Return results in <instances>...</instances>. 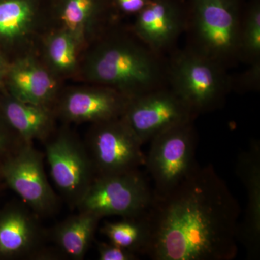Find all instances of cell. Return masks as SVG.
Returning a JSON list of instances; mask_svg holds the SVG:
<instances>
[{
    "label": "cell",
    "mask_w": 260,
    "mask_h": 260,
    "mask_svg": "<svg viewBox=\"0 0 260 260\" xmlns=\"http://www.w3.org/2000/svg\"><path fill=\"white\" fill-rule=\"evenodd\" d=\"M129 99L117 90L100 85L68 93L59 104L57 112L68 121L102 122L120 118Z\"/></svg>",
    "instance_id": "14"
},
{
    "label": "cell",
    "mask_w": 260,
    "mask_h": 260,
    "mask_svg": "<svg viewBox=\"0 0 260 260\" xmlns=\"http://www.w3.org/2000/svg\"><path fill=\"white\" fill-rule=\"evenodd\" d=\"M168 85L198 116L223 107L232 77L223 65L186 47L168 59Z\"/></svg>",
    "instance_id": "4"
},
{
    "label": "cell",
    "mask_w": 260,
    "mask_h": 260,
    "mask_svg": "<svg viewBox=\"0 0 260 260\" xmlns=\"http://www.w3.org/2000/svg\"><path fill=\"white\" fill-rule=\"evenodd\" d=\"M50 174L61 198L77 208L95 178L85 143L70 130L53 133L44 143Z\"/></svg>",
    "instance_id": "7"
},
{
    "label": "cell",
    "mask_w": 260,
    "mask_h": 260,
    "mask_svg": "<svg viewBox=\"0 0 260 260\" xmlns=\"http://www.w3.org/2000/svg\"><path fill=\"white\" fill-rule=\"evenodd\" d=\"M121 11L126 14L138 15L150 0H114Z\"/></svg>",
    "instance_id": "26"
},
{
    "label": "cell",
    "mask_w": 260,
    "mask_h": 260,
    "mask_svg": "<svg viewBox=\"0 0 260 260\" xmlns=\"http://www.w3.org/2000/svg\"><path fill=\"white\" fill-rule=\"evenodd\" d=\"M7 75L11 96L17 100L47 107L52 102L56 94L55 80L30 58L17 61L8 68Z\"/></svg>",
    "instance_id": "15"
},
{
    "label": "cell",
    "mask_w": 260,
    "mask_h": 260,
    "mask_svg": "<svg viewBox=\"0 0 260 260\" xmlns=\"http://www.w3.org/2000/svg\"><path fill=\"white\" fill-rule=\"evenodd\" d=\"M44 158L32 143H25L0 166V179L5 186L40 218L54 215L59 208V198L46 176Z\"/></svg>",
    "instance_id": "8"
},
{
    "label": "cell",
    "mask_w": 260,
    "mask_h": 260,
    "mask_svg": "<svg viewBox=\"0 0 260 260\" xmlns=\"http://www.w3.org/2000/svg\"><path fill=\"white\" fill-rule=\"evenodd\" d=\"M186 5V48L227 70L239 62L242 0H188Z\"/></svg>",
    "instance_id": "3"
},
{
    "label": "cell",
    "mask_w": 260,
    "mask_h": 260,
    "mask_svg": "<svg viewBox=\"0 0 260 260\" xmlns=\"http://www.w3.org/2000/svg\"><path fill=\"white\" fill-rule=\"evenodd\" d=\"M198 116L168 86L129 99L121 119L142 145Z\"/></svg>",
    "instance_id": "11"
},
{
    "label": "cell",
    "mask_w": 260,
    "mask_h": 260,
    "mask_svg": "<svg viewBox=\"0 0 260 260\" xmlns=\"http://www.w3.org/2000/svg\"><path fill=\"white\" fill-rule=\"evenodd\" d=\"M101 232L108 238L109 242L137 255H145L150 237L145 215L122 218L119 221L107 222L102 227Z\"/></svg>",
    "instance_id": "18"
},
{
    "label": "cell",
    "mask_w": 260,
    "mask_h": 260,
    "mask_svg": "<svg viewBox=\"0 0 260 260\" xmlns=\"http://www.w3.org/2000/svg\"><path fill=\"white\" fill-rule=\"evenodd\" d=\"M5 187V185L4 183L3 182L2 179H0V192H1L2 190H3V188Z\"/></svg>",
    "instance_id": "28"
},
{
    "label": "cell",
    "mask_w": 260,
    "mask_h": 260,
    "mask_svg": "<svg viewBox=\"0 0 260 260\" xmlns=\"http://www.w3.org/2000/svg\"><path fill=\"white\" fill-rule=\"evenodd\" d=\"M25 143L0 112V166Z\"/></svg>",
    "instance_id": "23"
},
{
    "label": "cell",
    "mask_w": 260,
    "mask_h": 260,
    "mask_svg": "<svg viewBox=\"0 0 260 260\" xmlns=\"http://www.w3.org/2000/svg\"><path fill=\"white\" fill-rule=\"evenodd\" d=\"M239 57L248 64L260 60V0H249L243 8Z\"/></svg>",
    "instance_id": "19"
},
{
    "label": "cell",
    "mask_w": 260,
    "mask_h": 260,
    "mask_svg": "<svg viewBox=\"0 0 260 260\" xmlns=\"http://www.w3.org/2000/svg\"><path fill=\"white\" fill-rule=\"evenodd\" d=\"M87 78L132 99L168 86V58L135 37L102 41L85 64Z\"/></svg>",
    "instance_id": "2"
},
{
    "label": "cell",
    "mask_w": 260,
    "mask_h": 260,
    "mask_svg": "<svg viewBox=\"0 0 260 260\" xmlns=\"http://www.w3.org/2000/svg\"><path fill=\"white\" fill-rule=\"evenodd\" d=\"M260 88V60L249 64L248 69L237 78L232 77V90L238 92L257 91Z\"/></svg>",
    "instance_id": "24"
},
{
    "label": "cell",
    "mask_w": 260,
    "mask_h": 260,
    "mask_svg": "<svg viewBox=\"0 0 260 260\" xmlns=\"http://www.w3.org/2000/svg\"><path fill=\"white\" fill-rule=\"evenodd\" d=\"M236 172L247 195L244 216L238 225V241L245 248L249 259L260 254V143L252 140L249 148L239 154Z\"/></svg>",
    "instance_id": "13"
},
{
    "label": "cell",
    "mask_w": 260,
    "mask_h": 260,
    "mask_svg": "<svg viewBox=\"0 0 260 260\" xmlns=\"http://www.w3.org/2000/svg\"><path fill=\"white\" fill-rule=\"evenodd\" d=\"M197 142L194 121L174 126L150 140L145 166L154 183V195L169 192L194 170L198 164Z\"/></svg>",
    "instance_id": "6"
},
{
    "label": "cell",
    "mask_w": 260,
    "mask_h": 260,
    "mask_svg": "<svg viewBox=\"0 0 260 260\" xmlns=\"http://www.w3.org/2000/svg\"><path fill=\"white\" fill-rule=\"evenodd\" d=\"M241 208L211 164L169 192L154 195L145 214L153 260H232L238 254Z\"/></svg>",
    "instance_id": "1"
},
{
    "label": "cell",
    "mask_w": 260,
    "mask_h": 260,
    "mask_svg": "<svg viewBox=\"0 0 260 260\" xmlns=\"http://www.w3.org/2000/svg\"><path fill=\"white\" fill-rule=\"evenodd\" d=\"M186 19L184 0H150L136 15L133 32L152 50L165 56L185 32Z\"/></svg>",
    "instance_id": "12"
},
{
    "label": "cell",
    "mask_w": 260,
    "mask_h": 260,
    "mask_svg": "<svg viewBox=\"0 0 260 260\" xmlns=\"http://www.w3.org/2000/svg\"><path fill=\"white\" fill-rule=\"evenodd\" d=\"M99 259L101 260H136L138 255L112 243L97 244Z\"/></svg>",
    "instance_id": "25"
},
{
    "label": "cell",
    "mask_w": 260,
    "mask_h": 260,
    "mask_svg": "<svg viewBox=\"0 0 260 260\" xmlns=\"http://www.w3.org/2000/svg\"><path fill=\"white\" fill-rule=\"evenodd\" d=\"M84 143L95 177L123 174L145 166L143 145L121 118L93 123Z\"/></svg>",
    "instance_id": "9"
},
{
    "label": "cell",
    "mask_w": 260,
    "mask_h": 260,
    "mask_svg": "<svg viewBox=\"0 0 260 260\" xmlns=\"http://www.w3.org/2000/svg\"><path fill=\"white\" fill-rule=\"evenodd\" d=\"M0 112L25 143H45L54 133L53 114L49 107L34 105L10 96L0 101Z\"/></svg>",
    "instance_id": "17"
},
{
    "label": "cell",
    "mask_w": 260,
    "mask_h": 260,
    "mask_svg": "<svg viewBox=\"0 0 260 260\" xmlns=\"http://www.w3.org/2000/svg\"><path fill=\"white\" fill-rule=\"evenodd\" d=\"M8 68L9 67L6 64L4 60L0 57V83H1L2 80L4 78L5 75L8 73Z\"/></svg>",
    "instance_id": "27"
},
{
    "label": "cell",
    "mask_w": 260,
    "mask_h": 260,
    "mask_svg": "<svg viewBox=\"0 0 260 260\" xmlns=\"http://www.w3.org/2000/svg\"><path fill=\"white\" fill-rule=\"evenodd\" d=\"M48 230L22 200L0 209V260L64 259L55 247H48Z\"/></svg>",
    "instance_id": "10"
},
{
    "label": "cell",
    "mask_w": 260,
    "mask_h": 260,
    "mask_svg": "<svg viewBox=\"0 0 260 260\" xmlns=\"http://www.w3.org/2000/svg\"><path fill=\"white\" fill-rule=\"evenodd\" d=\"M99 9L97 0H66L61 18L65 24L67 31L75 40L80 37L83 28Z\"/></svg>",
    "instance_id": "21"
},
{
    "label": "cell",
    "mask_w": 260,
    "mask_h": 260,
    "mask_svg": "<svg viewBox=\"0 0 260 260\" xmlns=\"http://www.w3.org/2000/svg\"><path fill=\"white\" fill-rule=\"evenodd\" d=\"M77 41L69 32L64 31L51 38L48 44V56L51 64L59 71H72L76 65Z\"/></svg>",
    "instance_id": "22"
},
{
    "label": "cell",
    "mask_w": 260,
    "mask_h": 260,
    "mask_svg": "<svg viewBox=\"0 0 260 260\" xmlns=\"http://www.w3.org/2000/svg\"><path fill=\"white\" fill-rule=\"evenodd\" d=\"M28 0H6L0 3V37L13 39L24 35L34 18Z\"/></svg>",
    "instance_id": "20"
},
{
    "label": "cell",
    "mask_w": 260,
    "mask_h": 260,
    "mask_svg": "<svg viewBox=\"0 0 260 260\" xmlns=\"http://www.w3.org/2000/svg\"><path fill=\"white\" fill-rule=\"evenodd\" d=\"M101 219L90 212L79 211L48 230L49 241L64 259H83L93 242Z\"/></svg>",
    "instance_id": "16"
},
{
    "label": "cell",
    "mask_w": 260,
    "mask_h": 260,
    "mask_svg": "<svg viewBox=\"0 0 260 260\" xmlns=\"http://www.w3.org/2000/svg\"><path fill=\"white\" fill-rule=\"evenodd\" d=\"M153 199V188L140 169L115 175L98 177L77 207L100 217L143 216Z\"/></svg>",
    "instance_id": "5"
}]
</instances>
